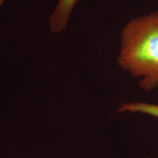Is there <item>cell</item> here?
I'll return each instance as SVG.
<instances>
[{"mask_svg": "<svg viewBox=\"0 0 158 158\" xmlns=\"http://www.w3.org/2000/svg\"><path fill=\"white\" fill-rule=\"evenodd\" d=\"M117 63L141 79L145 91L158 87V10L132 19L123 28Z\"/></svg>", "mask_w": 158, "mask_h": 158, "instance_id": "6da1fadb", "label": "cell"}, {"mask_svg": "<svg viewBox=\"0 0 158 158\" xmlns=\"http://www.w3.org/2000/svg\"><path fill=\"white\" fill-rule=\"evenodd\" d=\"M79 0H59L49 18V28L52 33H60L66 29L70 15Z\"/></svg>", "mask_w": 158, "mask_h": 158, "instance_id": "7a4b0ae2", "label": "cell"}, {"mask_svg": "<svg viewBox=\"0 0 158 158\" xmlns=\"http://www.w3.org/2000/svg\"><path fill=\"white\" fill-rule=\"evenodd\" d=\"M119 111L141 113L158 118V104L143 102L123 104L119 108Z\"/></svg>", "mask_w": 158, "mask_h": 158, "instance_id": "3957f363", "label": "cell"}, {"mask_svg": "<svg viewBox=\"0 0 158 158\" xmlns=\"http://www.w3.org/2000/svg\"><path fill=\"white\" fill-rule=\"evenodd\" d=\"M4 1H5V0H0V6L3 4V2H4Z\"/></svg>", "mask_w": 158, "mask_h": 158, "instance_id": "277c9868", "label": "cell"}]
</instances>
